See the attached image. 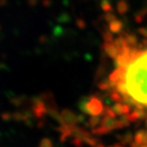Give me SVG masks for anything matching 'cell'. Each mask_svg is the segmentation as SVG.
Masks as SVG:
<instances>
[{"instance_id": "1", "label": "cell", "mask_w": 147, "mask_h": 147, "mask_svg": "<svg viewBox=\"0 0 147 147\" xmlns=\"http://www.w3.org/2000/svg\"><path fill=\"white\" fill-rule=\"evenodd\" d=\"M108 85L120 102L147 111V46L128 44L114 55Z\"/></svg>"}, {"instance_id": "2", "label": "cell", "mask_w": 147, "mask_h": 147, "mask_svg": "<svg viewBox=\"0 0 147 147\" xmlns=\"http://www.w3.org/2000/svg\"><path fill=\"white\" fill-rule=\"evenodd\" d=\"M48 145H49V142L47 140H44L43 142H42L40 147H48Z\"/></svg>"}, {"instance_id": "3", "label": "cell", "mask_w": 147, "mask_h": 147, "mask_svg": "<svg viewBox=\"0 0 147 147\" xmlns=\"http://www.w3.org/2000/svg\"><path fill=\"white\" fill-rule=\"evenodd\" d=\"M141 147H147V145H144V146H141Z\"/></svg>"}]
</instances>
